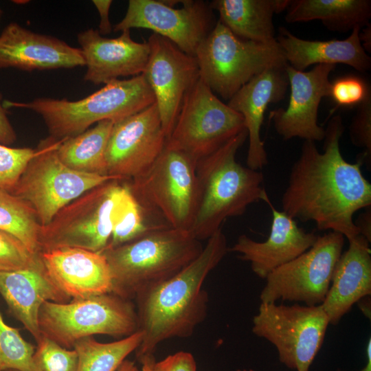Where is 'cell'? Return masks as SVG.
<instances>
[{"label": "cell", "instance_id": "6da1fadb", "mask_svg": "<svg viewBox=\"0 0 371 371\" xmlns=\"http://www.w3.org/2000/svg\"><path fill=\"white\" fill-rule=\"evenodd\" d=\"M344 129L340 115L329 120L322 153L315 142L304 141L281 202L293 219L313 221L317 229L341 234L350 241L359 235L355 213L371 206V184L362 174L363 161L352 164L341 155Z\"/></svg>", "mask_w": 371, "mask_h": 371}, {"label": "cell", "instance_id": "7a4b0ae2", "mask_svg": "<svg viewBox=\"0 0 371 371\" xmlns=\"http://www.w3.org/2000/svg\"><path fill=\"white\" fill-rule=\"evenodd\" d=\"M201 254L175 276L137 294L135 307L142 342L135 351L139 361L154 355L157 346L173 337H187L206 317L208 295L203 284L228 252L218 229L207 240Z\"/></svg>", "mask_w": 371, "mask_h": 371}, {"label": "cell", "instance_id": "3957f363", "mask_svg": "<svg viewBox=\"0 0 371 371\" xmlns=\"http://www.w3.org/2000/svg\"><path fill=\"white\" fill-rule=\"evenodd\" d=\"M247 137L245 128L196 164L198 202L190 233L199 241L221 229L227 218L241 216L251 204L269 199L262 172L236 160Z\"/></svg>", "mask_w": 371, "mask_h": 371}, {"label": "cell", "instance_id": "277c9868", "mask_svg": "<svg viewBox=\"0 0 371 371\" xmlns=\"http://www.w3.org/2000/svg\"><path fill=\"white\" fill-rule=\"evenodd\" d=\"M203 248L189 232L168 226L106 248L102 254L111 271V293L131 300L144 289L177 274Z\"/></svg>", "mask_w": 371, "mask_h": 371}, {"label": "cell", "instance_id": "5b68a950", "mask_svg": "<svg viewBox=\"0 0 371 371\" xmlns=\"http://www.w3.org/2000/svg\"><path fill=\"white\" fill-rule=\"evenodd\" d=\"M155 102L144 76L114 80L76 101L41 98L28 102H5L3 106L20 107L41 115L49 136L62 140L76 136L102 120L114 122L138 113Z\"/></svg>", "mask_w": 371, "mask_h": 371}, {"label": "cell", "instance_id": "8992f818", "mask_svg": "<svg viewBox=\"0 0 371 371\" xmlns=\"http://www.w3.org/2000/svg\"><path fill=\"white\" fill-rule=\"evenodd\" d=\"M194 57L200 79L226 100L262 71L288 65L276 38L267 43L245 40L219 20L200 43Z\"/></svg>", "mask_w": 371, "mask_h": 371}, {"label": "cell", "instance_id": "52a82bcc", "mask_svg": "<svg viewBox=\"0 0 371 371\" xmlns=\"http://www.w3.org/2000/svg\"><path fill=\"white\" fill-rule=\"evenodd\" d=\"M196 162L165 146L150 169L127 182L142 207L159 223L190 232L198 202Z\"/></svg>", "mask_w": 371, "mask_h": 371}, {"label": "cell", "instance_id": "ba28073f", "mask_svg": "<svg viewBox=\"0 0 371 371\" xmlns=\"http://www.w3.org/2000/svg\"><path fill=\"white\" fill-rule=\"evenodd\" d=\"M38 324L41 335L68 349L84 337H125L139 331L135 304L113 293L63 303L45 302Z\"/></svg>", "mask_w": 371, "mask_h": 371}, {"label": "cell", "instance_id": "9c48e42d", "mask_svg": "<svg viewBox=\"0 0 371 371\" xmlns=\"http://www.w3.org/2000/svg\"><path fill=\"white\" fill-rule=\"evenodd\" d=\"M60 142L50 136L41 140L36 155L10 192L32 207L41 226L47 225L62 208L84 193L111 180H117L67 167L57 155Z\"/></svg>", "mask_w": 371, "mask_h": 371}, {"label": "cell", "instance_id": "30bf717a", "mask_svg": "<svg viewBox=\"0 0 371 371\" xmlns=\"http://www.w3.org/2000/svg\"><path fill=\"white\" fill-rule=\"evenodd\" d=\"M124 188V181L111 180L62 208L41 226L40 252L70 247L102 253L110 240L113 212Z\"/></svg>", "mask_w": 371, "mask_h": 371}, {"label": "cell", "instance_id": "8fae6325", "mask_svg": "<svg viewBox=\"0 0 371 371\" xmlns=\"http://www.w3.org/2000/svg\"><path fill=\"white\" fill-rule=\"evenodd\" d=\"M252 332L276 348L280 363L296 371H309L330 325L322 305L260 303Z\"/></svg>", "mask_w": 371, "mask_h": 371}, {"label": "cell", "instance_id": "7c38bea8", "mask_svg": "<svg viewBox=\"0 0 371 371\" xmlns=\"http://www.w3.org/2000/svg\"><path fill=\"white\" fill-rule=\"evenodd\" d=\"M245 129L244 118L200 79L186 93L166 146L196 164Z\"/></svg>", "mask_w": 371, "mask_h": 371}, {"label": "cell", "instance_id": "4fadbf2b", "mask_svg": "<svg viewBox=\"0 0 371 371\" xmlns=\"http://www.w3.org/2000/svg\"><path fill=\"white\" fill-rule=\"evenodd\" d=\"M345 237L330 231L318 236L314 245L295 259L272 271L265 279L262 303L289 301L321 305L329 289Z\"/></svg>", "mask_w": 371, "mask_h": 371}, {"label": "cell", "instance_id": "5bb4252c", "mask_svg": "<svg viewBox=\"0 0 371 371\" xmlns=\"http://www.w3.org/2000/svg\"><path fill=\"white\" fill-rule=\"evenodd\" d=\"M177 2L179 1L130 0L124 17L114 25L113 30H150L194 56L199 45L217 21L210 3L183 0L181 1L183 6L176 8Z\"/></svg>", "mask_w": 371, "mask_h": 371}, {"label": "cell", "instance_id": "9a60e30c", "mask_svg": "<svg viewBox=\"0 0 371 371\" xmlns=\"http://www.w3.org/2000/svg\"><path fill=\"white\" fill-rule=\"evenodd\" d=\"M166 143L157 104L114 122L106 149L107 175L131 181L146 172Z\"/></svg>", "mask_w": 371, "mask_h": 371}, {"label": "cell", "instance_id": "2e32d148", "mask_svg": "<svg viewBox=\"0 0 371 371\" xmlns=\"http://www.w3.org/2000/svg\"><path fill=\"white\" fill-rule=\"evenodd\" d=\"M147 42L150 53L142 74L155 95L167 139L186 93L199 79V66L194 56L161 36L153 33Z\"/></svg>", "mask_w": 371, "mask_h": 371}, {"label": "cell", "instance_id": "e0dca14e", "mask_svg": "<svg viewBox=\"0 0 371 371\" xmlns=\"http://www.w3.org/2000/svg\"><path fill=\"white\" fill-rule=\"evenodd\" d=\"M336 65H315L308 71H298L287 65L285 70L290 87L289 104L269 113V119L277 133L285 141L298 137L322 141L325 128L317 122L319 106L330 97V73Z\"/></svg>", "mask_w": 371, "mask_h": 371}, {"label": "cell", "instance_id": "ac0fdd59", "mask_svg": "<svg viewBox=\"0 0 371 371\" xmlns=\"http://www.w3.org/2000/svg\"><path fill=\"white\" fill-rule=\"evenodd\" d=\"M272 212L269 235L264 242L240 235L228 251L238 254L240 259L250 263L253 272L260 278L276 268L295 259L315 243L318 235L306 232L283 211L278 210L269 199L266 202Z\"/></svg>", "mask_w": 371, "mask_h": 371}, {"label": "cell", "instance_id": "d6986e66", "mask_svg": "<svg viewBox=\"0 0 371 371\" xmlns=\"http://www.w3.org/2000/svg\"><path fill=\"white\" fill-rule=\"evenodd\" d=\"M78 41L87 67L85 81L105 85L144 71L150 53L148 43L133 40L129 30L117 38H109L98 30L89 29L78 35Z\"/></svg>", "mask_w": 371, "mask_h": 371}, {"label": "cell", "instance_id": "ffe728a7", "mask_svg": "<svg viewBox=\"0 0 371 371\" xmlns=\"http://www.w3.org/2000/svg\"><path fill=\"white\" fill-rule=\"evenodd\" d=\"M84 65L80 48L55 37L34 33L16 23L8 25L0 35V69L32 71Z\"/></svg>", "mask_w": 371, "mask_h": 371}, {"label": "cell", "instance_id": "44dd1931", "mask_svg": "<svg viewBox=\"0 0 371 371\" xmlns=\"http://www.w3.org/2000/svg\"><path fill=\"white\" fill-rule=\"evenodd\" d=\"M39 256L52 280L71 300L112 292L110 269L102 253L67 247Z\"/></svg>", "mask_w": 371, "mask_h": 371}, {"label": "cell", "instance_id": "7402d4cb", "mask_svg": "<svg viewBox=\"0 0 371 371\" xmlns=\"http://www.w3.org/2000/svg\"><path fill=\"white\" fill-rule=\"evenodd\" d=\"M286 67H271L254 77L227 103L244 118L249 139L246 163L252 170H258L268 164L260 129L268 105L285 97L289 87Z\"/></svg>", "mask_w": 371, "mask_h": 371}, {"label": "cell", "instance_id": "603a6c76", "mask_svg": "<svg viewBox=\"0 0 371 371\" xmlns=\"http://www.w3.org/2000/svg\"><path fill=\"white\" fill-rule=\"evenodd\" d=\"M334 269L331 283L321 304L331 325H337L352 306L371 295V251L368 240L358 235L348 241Z\"/></svg>", "mask_w": 371, "mask_h": 371}, {"label": "cell", "instance_id": "cb8c5ba5", "mask_svg": "<svg viewBox=\"0 0 371 371\" xmlns=\"http://www.w3.org/2000/svg\"><path fill=\"white\" fill-rule=\"evenodd\" d=\"M0 295L10 311L32 335L41 337L39 311L47 301L67 302L71 298L54 283L42 266L0 272Z\"/></svg>", "mask_w": 371, "mask_h": 371}, {"label": "cell", "instance_id": "d4e9b609", "mask_svg": "<svg viewBox=\"0 0 371 371\" xmlns=\"http://www.w3.org/2000/svg\"><path fill=\"white\" fill-rule=\"evenodd\" d=\"M361 27H355L345 39L311 41L300 38L284 27L276 37L289 65L304 71L311 65L344 64L360 72L371 69V58L359 40Z\"/></svg>", "mask_w": 371, "mask_h": 371}, {"label": "cell", "instance_id": "484cf974", "mask_svg": "<svg viewBox=\"0 0 371 371\" xmlns=\"http://www.w3.org/2000/svg\"><path fill=\"white\" fill-rule=\"evenodd\" d=\"M291 0H214L212 10L236 36L267 43L276 39L273 17L286 10Z\"/></svg>", "mask_w": 371, "mask_h": 371}, {"label": "cell", "instance_id": "4316f807", "mask_svg": "<svg viewBox=\"0 0 371 371\" xmlns=\"http://www.w3.org/2000/svg\"><path fill=\"white\" fill-rule=\"evenodd\" d=\"M371 18L370 0H291L287 23L319 20L330 31L345 33L363 27Z\"/></svg>", "mask_w": 371, "mask_h": 371}, {"label": "cell", "instance_id": "83f0119b", "mask_svg": "<svg viewBox=\"0 0 371 371\" xmlns=\"http://www.w3.org/2000/svg\"><path fill=\"white\" fill-rule=\"evenodd\" d=\"M113 124L112 120H102L76 136L62 139L56 150L58 158L73 170L107 175L105 154Z\"/></svg>", "mask_w": 371, "mask_h": 371}, {"label": "cell", "instance_id": "f1b7e54d", "mask_svg": "<svg viewBox=\"0 0 371 371\" xmlns=\"http://www.w3.org/2000/svg\"><path fill=\"white\" fill-rule=\"evenodd\" d=\"M140 331L120 340L102 343L93 337L78 340L73 348L78 355L77 371H117L127 356L139 348Z\"/></svg>", "mask_w": 371, "mask_h": 371}, {"label": "cell", "instance_id": "f546056e", "mask_svg": "<svg viewBox=\"0 0 371 371\" xmlns=\"http://www.w3.org/2000/svg\"><path fill=\"white\" fill-rule=\"evenodd\" d=\"M111 236L106 248L122 245L152 230L168 226L157 221L142 207L126 181L113 212Z\"/></svg>", "mask_w": 371, "mask_h": 371}, {"label": "cell", "instance_id": "4dcf8cb0", "mask_svg": "<svg viewBox=\"0 0 371 371\" xmlns=\"http://www.w3.org/2000/svg\"><path fill=\"white\" fill-rule=\"evenodd\" d=\"M41 227L34 211L27 203L0 190V230L16 237L31 252L39 254Z\"/></svg>", "mask_w": 371, "mask_h": 371}, {"label": "cell", "instance_id": "1f68e13d", "mask_svg": "<svg viewBox=\"0 0 371 371\" xmlns=\"http://www.w3.org/2000/svg\"><path fill=\"white\" fill-rule=\"evenodd\" d=\"M34 349L23 338L18 328L4 322L0 311V371H30Z\"/></svg>", "mask_w": 371, "mask_h": 371}, {"label": "cell", "instance_id": "d6a6232c", "mask_svg": "<svg viewBox=\"0 0 371 371\" xmlns=\"http://www.w3.org/2000/svg\"><path fill=\"white\" fill-rule=\"evenodd\" d=\"M30 371H77L78 355L51 339L41 335L36 341Z\"/></svg>", "mask_w": 371, "mask_h": 371}, {"label": "cell", "instance_id": "836d02e7", "mask_svg": "<svg viewBox=\"0 0 371 371\" xmlns=\"http://www.w3.org/2000/svg\"><path fill=\"white\" fill-rule=\"evenodd\" d=\"M43 265L39 254L31 252L16 237L0 230V272L35 268Z\"/></svg>", "mask_w": 371, "mask_h": 371}, {"label": "cell", "instance_id": "e575fe53", "mask_svg": "<svg viewBox=\"0 0 371 371\" xmlns=\"http://www.w3.org/2000/svg\"><path fill=\"white\" fill-rule=\"evenodd\" d=\"M31 148H13L0 143V190L10 192L28 162L36 155Z\"/></svg>", "mask_w": 371, "mask_h": 371}, {"label": "cell", "instance_id": "d590c367", "mask_svg": "<svg viewBox=\"0 0 371 371\" xmlns=\"http://www.w3.org/2000/svg\"><path fill=\"white\" fill-rule=\"evenodd\" d=\"M349 135L353 145L364 150L361 159L370 164L371 93L359 104L349 126Z\"/></svg>", "mask_w": 371, "mask_h": 371}, {"label": "cell", "instance_id": "8d00e7d4", "mask_svg": "<svg viewBox=\"0 0 371 371\" xmlns=\"http://www.w3.org/2000/svg\"><path fill=\"white\" fill-rule=\"evenodd\" d=\"M370 90L364 81L355 76H346L331 82L330 97L337 106H350L363 102Z\"/></svg>", "mask_w": 371, "mask_h": 371}, {"label": "cell", "instance_id": "74e56055", "mask_svg": "<svg viewBox=\"0 0 371 371\" xmlns=\"http://www.w3.org/2000/svg\"><path fill=\"white\" fill-rule=\"evenodd\" d=\"M139 361L142 366V371H196L193 355L185 351L177 352L159 361H156L154 355Z\"/></svg>", "mask_w": 371, "mask_h": 371}, {"label": "cell", "instance_id": "f35d334b", "mask_svg": "<svg viewBox=\"0 0 371 371\" xmlns=\"http://www.w3.org/2000/svg\"><path fill=\"white\" fill-rule=\"evenodd\" d=\"M2 95L0 93V143L10 146L16 139V135L7 116L5 108L1 104Z\"/></svg>", "mask_w": 371, "mask_h": 371}, {"label": "cell", "instance_id": "ab89813d", "mask_svg": "<svg viewBox=\"0 0 371 371\" xmlns=\"http://www.w3.org/2000/svg\"><path fill=\"white\" fill-rule=\"evenodd\" d=\"M92 2L97 8L100 16L98 32L101 35H105L111 33L112 31V26L109 21V13L112 1L93 0Z\"/></svg>", "mask_w": 371, "mask_h": 371}, {"label": "cell", "instance_id": "60d3db41", "mask_svg": "<svg viewBox=\"0 0 371 371\" xmlns=\"http://www.w3.org/2000/svg\"><path fill=\"white\" fill-rule=\"evenodd\" d=\"M365 211L359 214L357 220L354 221L357 227L359 235L366 238L369 243L371 242V210L370 207L365 208Z\"/></svg>", "mask_w": 371, "mask_h": 371}, {"label": "cell", "instance_id": "b9f144b4", "mask_svg": "<svg viewBox=\"0 0 371 371\" xmlns=\"http://www.w3.org/2000/svg\"><path fill=\"white\" fill-rule=\"evenodd\" d=\"M359 40L366 52H371V25L369 23L363 27L359 32Z\"/></svg>", "mask_w": 371, "mask_h": 371}, {"label": "cell", "instance_id": "7bdbcfd3", "mask_svg": "<svg viewBox=\"0 0 371 371\" xmlns=\"http://www.w3.org/2000/svg\"><path fill=\"white\" fill-rule=\"evenodd\" d=\"M358 304L361 312L369 319L370 318V296H366L360 300Z\"/></svg>", "mask_w": 371, "mask_h": 371}, {"label": "cell", "instance_id": "ee69618b", "mask_svg": "<svg viewBox=\"0 0 371 371\" xmlns=\"http://www.w3.org/2000/svg\"><path fill=\"white\" fill-rule=\"evenodd\" d=\"M367 361L365 366L360 371H371V339H370L366 346ZM337 371H345L337 369Z\"/></svg>", "mask_w": 371, "mask_h": 371}, {"label": "cell", "instance_id": "f6af8a7d", "mask_svg": "<svg viewBox=\"0 0 371 371\" xmlns=\"http://www.w3.org/2000/svg\"><path fill=\"white\" fill-rule=\"evenodd\" d=\"M117 371H139L134 362L126 359Z\"/></svg>", "mask_w": 371, "mask_h": 371}, {"label": "cell", "instance_id": "bcb514c9", "mask_svg": "<svg viewBox=\"0 0 371 371\" xmlns=\"http://www.w3.org/2000/svg\"><path fill=\"white\" fill-rule=\"evenodd\" d=\"M5 371H21V370H5Z\"/></svg>", "mask_w": 371, "mask_h": 371}, {"label": "cell", "instance_id": "7dc6e473", "mask_svg": "<svg viewBox=\"0 0 371 371\" xmlns=\"http://www.w3.org/2000/svg\"><path fill=\"white\" fill-rule=\"evenodd\" d=\"M1 13H2V11H1V10L0 9V16H1Z\"/></svg>", "mask_w": 371, "mask_h": 371}]
</instances>
